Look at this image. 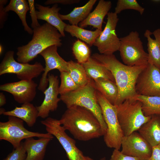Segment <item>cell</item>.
I'll return each instance as SVG.
<instances>
[{
  "instance_id": "obj_4",
  "label": "cell",
  "mask_w": 160,
  "mask_h": 160,
  "mask_svg": "<svg viewBox=\"0 0 160 160\" xmlns=\"http://www.w3.org/2000/svg\"><path fill=\"white\" fill-rule=\"evenodd\" d=\"M93 80L77 89L60 95V99L68 108L73 106L84 107L92 112L98 119L105 134L107 127L96 95ZM104 134V135H105Z\"/></svg>"
},
{
  "instance_id": "obj_16",
  "label": "cell",
  "mask_w": 160,
  "mask_h": 160,
  "mask_svg": "<svg viewBox=\"0 0 160 160\" xmlns=\"http://www.w3.org/2000/svg\"><path fill=\"white\" fill-rule=\"evenodd\" d=\"M48 87L43 92L45 96L41 104L36 106L38 111V117L42 119L47 118L50 112L56 110L58 103L61 100L58 97L59 80L58 76L53 74H48L47 76Z\"/></svg>"
},
{
  "instance_id": "obj_36",
  "label": "cell",
  "mask_w": 160,
  "mask_h": 160,
  "mask_svg": "<svg viewBox=\"0 0 160 160\" xmlns=\"http://www.w3.org/2000/svg\"><path fill=\"white\" fill-rule=\"evenodd\" d=\"M8 1L7 0H0V28H3L4 23L7 20L8 13L4 10V5Z\"/></svg>"
},
{
  "instance_id": "obj_14",
  "label": "cell",
  "mask_w": 160,
  "mask_h": 160,
  "mask_svg": "<svg viewBox=\"0 0 160 160\" xmlns=\"http://www.w3.org/2000/svg\"><path fill=\"white\" fill-rule=\"evenodd\" d=\"M57 47L55 45L50 46L39 54L43 57L45 62L44 72L38 87V89L43 92L47 88L48 84L47 76L49 71L54 69H57L60 72L69 71L68 62L59 55Z\"/></svg>"
},
{
  "instance_id": "obj_17",
  "label": "cell",
  "mask_w": 160,
  "mask_h": 160,
  "mask_svg": "<svg viewBox=\"0 0 160 160\" xmlns=\"http://www.w3.org/2000/svg\"><path fill=\"white\" fill-rule=\"evenodd\" d=\"M58 4H54L50 7L36 4L35 6L38 9L36 13L38 19L45 20L47 23L56 28L62 37H64V29L67 24L60 19L59 12L61 8L58 7Z\"/></svg>"
},
{
  "instance_id": "obj_30",
  "label": "cell",
  "mask_w": 160,
  "mask_h": 160,
  "mask_svg": "<svg viewBox=\"0 0 160 160\" xmlns=\"http://www.w3.org/2000/svg\"><path fill=\"white\" fill-rule=\"evenodd\" d=\"M72 50L73 54L78 63L83 64L91 57L90 49L84 42L79 39L73 43Z\"/></svg>"
},
{
  "instance_id": "obj_40",
  "label": "cell",
  "mask_w": 160,
  "mask_h": 160,
  "mask_svg": "<svg viewBox=\"0 0 160 160\" xmlns=\"http://www.w3.org/2000/svg\"><path fill=\"white\" fill-rule=\"evenodd\" d=\"M79 160H94L92 158L88 156H84L83 155L81 157Z\"/></svg>"
},
{
  "instance_id": "obj_44",
  "label": "cell",
  "mask_w": 160,
  "mask_h": 160,
  "mask_svg": "<svg viewBox=\"0 0 160 160\" xmlns=\"http://www.w3.org/2000/svg\"><path fill=\"white\" fill-rule=\"evenodd\" d=\"M152 1H153L154 2H160V0H153Z\"/></svg>"
},
{
  "instance_id": "obj_38",
  "label": "cell",
  "mask_w": 160,
  "mask_h": 160,
  "mask_svg": "<svg viewBox=\"0 0 160 160\" xmlns=\"http://www.w3.org/2000/svg\"><path fill=\"white\" fill-rule=\"evenodd\" d=\"M149 160H160V143L152 147V154Z\"/></svg>"
},
{
  "instance_id": "obj_25",
  "label": "cell",
  "mask_w": 160,
  "mask_h": 160,
  "mask_svg": "<svg viewBox=\"0 0 160 160\" xmlns=\"http://www.w3.org/2000/svg\"><path fill=\"white\" fill-rule=\"evenodd\" d=\"M96 1V0H90L84 6L74 8L68 14H59V16L62 20H68L71 25H78L87 17Z\"/></svg>"
},
{
  "instance_id": "obj_32",
  "label": "cell",
  "mask_w": 160,
  "mask_h": 160,
  "mask_svg": "<svg viewBox=\"0 0 160 160\" xmlns=\"http://www.w3.org/2000/svg\"><path fill=\"white\" fill-rule=\"evenodd\" d=\"M126 9L136 11L142 15L144 12L145 9L140 5L136 0H118L115 8L114 12L118 15Z\"/></svg>"
},
{
  "instance_id": "obj_7",
  "label": "cell",
  "mask_w": 160,
  "mask_h": 160,
  "mask_svg": "<svg viewBox=\"0 0 160 160\" xmlns=\"http://www.w3.org/2000/svg\"><path fill=\"white\" fill-rule=\"evenodd\" d=\"M120 39L119 51L124 63L131 66L147 65L148 54L144 50L138 32L133 31Z\"/></svg>"
},
{
  "instance_id": "obj_1",
  "label": "cell",
  "mask_w": 160,
  "mask_h": 160,
  "mask_svg": "<svg viewBox=\"0 0 160 160\" xmlns=\"http://www.w3.org/2000/svg\"><path fill=\"white\" fill-rule=\"evenodd\" d=\"M105 67L111 72L119 89L116 105L137 94L135 86L137 79L147 65L131 66L120 62L113 55L95 53L91 56Z\"/></svg>"
},
{
  "instance_id": "obj_13",
  "label": "cell",
  "mask_w": 160,
  "mask_h": 160,
  "mask_svg": "<svg viewBox=\"0 0 160 160\" xmlns=\"http://www.w3.org/2000/svg\"><path fill=\"white\" fill-rule=\"evenodd\" d=\"M121 147V152L123 154L140 160H149L152 154V146L136 131L124 136Z\"/></svg>"
},
{
  "instance_id": "obj_28",
  "label": "cell",
  "mask_w": 160,
  "mask_h": 160,
  "mask_svg": "<svg viewBox=\"0 0 160 160\" xmlns=\"http://www.w3.org/2000/svg\"><path fill=\"white\" fill-rule=\"evenodd\" d=\"M131 98L138 100L141 103L142 111L145 116L160 115V96L137 94Z\"/></svg>"
},
{
  "instance_id": "obj_10",
  "label": "cell",
  "mask_w": 160,
  "mask_h": 160,
  "mask_svg": "<svg viewBox=\"0 0 160 160\" xmlns=\"http://www.w3.org/2000/svg\"><path fill=\"white\" fill-rule=\"evenodd\" d=\"M107 15L104 28L96 39L93 45L97 47L100 54L108 55L113 54L119 51L120 41L116 32L119 19L118 15L114 12H109Z\"/></svg>"
},
{
  "instance_id": "obj_19",
  "label": "cell",
  "mask_w": 160,
  "mask_h": 160,
  "mask_svg": "<svg viewBox=\"0 0 160 160\" xmlns=\"http://www.w3.org/2000/svg\"><path fill=\"white\" fill-rule=\"evenodd\" d=\"M52 139L49 138L40 137L36 140L33 137L25 139L23 142L27 153L25 160H43L47 146Z\"/></svg>"
},
{
  "instance_id": "obj_9",
  "label": "cell",
  "mask_w": 160,
  "mask_h": 160,
  "mask_svg": "<svg viewBox=\"0 0 160 160\" xmlns=\"http://www.w3.org/2000/svg\"><path fill=\"white\" fill-rule=\"evenodd\" d=\"M13 51H8L0 64V75L7 73L15 74L20 80H31L44 72V68L38 62L34 64L17 62L14 58Z\"/></svg>"
},
{
  "instance_id": "obj_5",
  "label": "cell",
  "mask_w": 160,
  "mask_h": 160,
  "mask_svg": "<svg viewBox=\"0 0 160 160\" xmlns=\"http://www.w3.org/2000/svg\"><path fill=\"white\" fill-rule=\"evenodd\" d=\"M116 106L118 119L124 136L138 131L151 117L144 115L141 103L138 100L127 99Z\"/></svg>"
},
{
  "instance_id": "obj_33",
  "label": "cell",
  "mask_w": 160,
  "mask_h": 160,
  "mask_svg": "<svg viewBox=\"0 0 160 160\" xmlns=\"http://www.w3.org/2000/svg\"><path fill=\"white\" fill-rule=\"evenodd\" d=\"M26 156V152L22 142L20 146L14 148L3 160H25Z\"/></svg>"
},
{
  "instance_id": "obj_42",
  "label": "cell",
  "mask_w": 160,
  "mask_h": 160,
  "mask_svg": "<svg viewBox=\"0 0 160 160\" xmlns=\"http://www.w3.org/2000/svg\"><path fill=\"white\" fill-rule=\"evenodd\" d=\"M3 50V48L2 46L0 44V55L2 54Z\"/></svg>"
},
{
  "instance_id": "obj_23",
  "label": "cell",
  "mask_w": 160,
  "mask_h": 160,
  "mask_svg": "<svg viewBox=\"0 0 160 160\" xmlns=\"http://www.w3.org/2000/svg\"><path fill=\"white\" fill-rule=\"evenodd\" d=\"M93 81L96 89L111 104L116 106L119 94L118 88L116 82L103 78Z\"/></svg>"
},
{
  "instance_id": "obj_34",
  "label": "cell",
  "mask_w": 160,
  "mask_h": 160,
  "mask_svg": "<svg viewBox=\"0 0 160 160\" xmlns=\"http://www.w3.org/2000/svg\"><path fill=\"white\" fill-rule=\"evenodd\" d=\"M30 11V15L31 17L32 23L31 26L33 29L41 25L38 21L36 10L35 9L34 1L33 0H28Z\"/></svg>"
},
{
  "instance_id": "obj_24",
  "label": "cell",
  "mask_w": 160,
  "mask_h": 160,
  "mask_svg": "<svg viewBox=\"0 0 160 160\" xmlns=\"http://www.w3.org/2000/svg\"><path fill=\"white\" fill-rule=\"evenodd\" d=\"M82 65L85 68L88 76L90 79L95 80L103 78L115 82L111 71L91 57Z\"/></svg>"
},
{
  "instance_id": "obj_15",
  "label": "cell",
  "mask_w": 160,
  "mask_h": 160,
  "mask_svg": "<svg viewBox=\"0 0 160 160\" xmlns=\"http://www.w3.org/2000/svg\"><path fill=\"white\" fill-rule=\"evenodd\" d=\"M38 85L33 80H20L1 85L0 90L11 94L20 104L30 103L34 99Z\"/></svg>"
},
{
  "instance_id": "obj_18",
  "label": "cell",
  "mask_w": 160,
  "mask_h": 160,
  "mask_svg": "<svg viewBox=\"0 0 160 160\" xmlns=\"http://www.w3.org/2000/svg\"><path fill=\"white\" fill-rule=\"evenodd\" d=\"M112 6L110 1L100 0L94 9L87 17L79 24V27L83 28L88 25L102 31V25L105 16L107 15Z\"/></svg>"
},
{
  "instance_id": "obj_22",
  "label": "cell",
  "mask_w": 160,
  "mask_h": 160,
  "mask_svg": "<svg viewBox=\"0 0 160 160\" xmlns=\"http://www.w3.org/2000/svg\"><path fill=\"white\" fill-rule=\"evenodd\" d=\"M38 113L36 107L28 102L22 104L20 107L16 106L13 110L6 111L3 115L18 118L25 121L28 126L32 127L36 122Z\"/></svg>"
},
{
  "instance_id": "obj_27",
  "label": "cell",
  "mask_w": 160,
  "mask_h": 160,
  "mask_svg": "<svg viewBox=\"0 0 160 160\" xmlns=\"http://www.w3.org/2000/svg\"><path fill=\"white\" fill-rule=\"evenodd\" d=\"M64 31L75 37L85 42L90 46L93 45L96 39L102 31L96 29L95 31L86 30L78 25L67 24Z\"/></svg>"
},
{
  "instance_id": "obj_35",
  "label": "cell",
  "mask_w": 160,
  "mask_h": 160,
  "mask_svg": "<svg viewBox=\"0 0 160 160\" xmlns=\"http://www.w3.org/2000/svg\"><path fill=\"white\" fill-rule=\"evenodd\" d=\"M110 160H140L136 157L125 155L119 150L114 149L111 156Z\"/></svg>"
},
{
  "instance_id": "obj_21",
  "label": "cell",
  "mask_w": 160,
  "mask_h": 160,
  "mask_svg": "<svg viewBox=\"0 0 160 160\" xmlns=\"http://www.w3.org/2000/svg\"><path fill=\"white\" fill-rule=\"evenodd\" d=\"M144 35L147 41L148 63L160 69V28L153 32L146 29Z\"/></svg>"
},
{
  "instance_id": "obj_37",
  "label": "cell",
  "mask_w": 160,
  "mask_h": 160,
  "mask_svg": "<svg viewBox=\"0 0 160 160\" xmlns=\"http://www.w3.org/2000/svg\"><path fill=\"white\" fill-rule=\"evenodd\" d=\"M80 1V0H48L45 2L44 4L46 5L58 4L65 5L72 4L78 3Z\"/></svg>"
},
{
  "instance_id": "obj_11",
  "label": "cell",
  "mask_w": 160,
  "mask_h": 160,
  "mask_svg": "<svg viewBox=\"0 0 160 160\" xmlns=\"http://www.w3.org/2000/svg\"><path fill=\"white\" fill-rule=\"evenodd\" d=\"M41 122L45 126L47 133L58 140L65 151L68 160H79L83 155L82 152L77 147L75 141L66 133L59 120L48 117Z\"/></svg>"
},
{
  "instance_id": "obj_3",
  "label": "cell",
  "mask_w": 160,
  "mask_h": 160,
  "mask_svg": "<svg viewBox=\"0 0 160 160\" xmlns=\"http://www.w3.org/2000/svg\"><path fill=\"white\" fill-rule=\"evenodd\" d=\"M33 30L31 40L17 49V60L19 62L28 63L47 47L62 45V36L56 28L48 23H45Z\"/></svg>"
},
{
  "instance_id": "obj_39",
  "label": "cell",
  "mask_w": 160,
  "mask_h": 160,
  "mask_svg": "<svg viewBox=\"0 0 160 160\" xmlns=\"http://www.w3.org/2000/svg\"><path fill=\"white\" fill-rule=\"evenodd\" d=\"M6 103V100L4 94L2 92L0 93V107H1Z\"/></svg>"
},
{
  "instance_id": "obj_8",
  "label": "cell",
  "mask_w": 160,
  "mask_h": 160,
  "mask_svg": "<svg viewBox=\"0 0 160 160\" xmlns=\"http://www.w3.org/2000/svg\"><path fill=\"white\" fill-rule=\"evenodd\" d=\"M8 121L0 122V140H5L10 143L14 148L21 145L24 139L37 137L53 139V136L48 133L31 132L24 127L23 121L18 118L9 116Z\"/></svg>"
},
{
  "instance_id": "obj_29",
  "label": "cell",
  "mask_w": 160,
  "mask_h": 160,
  "mask_svg": "<svg viewBox=\"0 0 160 160\" xmlns=\"http://www.w3.org/2000/svg\"><path fill=\"white\" fill-rule=\"evenodd\" d=\"M68 73L75 83L79 87L87 85L91 80L82 64L72 60L68 61Z\"/></svg>"
},
{
  "instance_id": "obj_12",
  "label": "cell",
  "mask_w": 160,
  "mask_h": 160,
  "mask_svg": "<svg viewBox=\"0 0 160 160\" xmlns=\"http://www.w3.org/2000/svg\"><path fill=\"white\" fill-rule=\"evenodd\" d=\"M135 89L138 95L160 96V69L148 63L137 79Z\"/></svg>"
},
{
  "instance_id": "obj_45",
  "label": "cell",
  "mask_w": 160,
  "mask_h": 160,
  "mask_svg": "<svg viewBox=\"0 0 160 160\" xmlns=\"http://www.w3.org/2000/svg\"></svg>"
},
{
  "instance_id": "obj_26",
  "label": "cell",
  "mask_w": 160,
  "mask_h": 160,
  "mask_svg": "<svg viewBox=\"0 0 160 160\" xmlns=\"http://www.w3.org/2000/svg\"><path fill=\"white\" fill-rule=\"evenodd\" d=\"M4 9L7 12L10 11L15 12L20 19L24 30L30 35L33 34V30L28 26L26 21V14L27 12L29 10L28 1L11 0Z\"/></svg>"
},
{
  "instance_id": "obj_20",
  "label": "cell",
  "mask_w": 160,
  "mask_h": 160,
  "mask_svg": "<svg viewBox=\"0 0 160 160\" xmlns=\"http://www.w3.org/2000/svg\"><path fill=\"white\" fill-rule=\"evenodd\" d=\"M138 131L152 147L160 143V115L151 116L150 119Z\"/></svg>"
},
{
  "instance_id": "obj_31",
  "label": "cell",
  "mask_w": 160,
  "mask_h": 160,
  "mask_svg": "<svg viewBox=\"0 0 160 160\" xmlns=\"http://www.w3.org/2000/svg\"><path fill=\"white\" fill-rule=\"evenodd\" d=\"M61 83L59 87L60 95L73 91L79 87L75 83L68 72H60Z\"/></svg>"
},
{
  "instance_id": "obj_6",
  "label": "cell",
  "mask_w": 160,
  "mask_h": 160,
  "mask_svg": "<svg viewBox=\"0 0 160 160\" xmlns=\"http://www.w3.org/2000/svg\"><path fill=\"white\" fill-rule=\"evenodd\" d=\"M96 95L107 127L103 136L104 141L108 147L119 150L124 135L118 119L116 107L111 104L97 90Z\"/></svg>"
},
{
  "instance_id": "obj_2",
  "label": "cell",
  "mask_w": 160,
  "mask_h": 160,
  "mask_svg": "<svg viewBox=\"0 0 160 160\" xmlns=\"http://www.w3.org/2000/svg\"><path fill=\"white\" fill-rule=\"evenodd\" d=\"M59 120L65 130L79 140L87 141L105 134L95 116L82 107L74 105L67 108Z\"/></svg>"
},
{
  "instance_id": "obj_41",
  "label": "cell",
  "mask_w": 160,
  "mask_h": 160,
  "mask_svg": "<svg viewBox=\"0 0 160 160\" xmlns=\"http://www.w3.org/2000/svg\"><path fill=\"white\" fill-rule=\"evenodd\" d=\"M6 111L4 108H0V114H3L4 112Z\"/></svg>"
},
{
  "instance_id": "obj_43",
  "label": "cell",
  "mask_w": 160,
  "mask_h": 160,
  "mask_svg": "<svg viewBox=\"0 0 160 160\" xmlns=\"http://www.w3.org/2000/svg\"><path fill=\"white\" fill-rule=\"evenodd\" d=\"M100 160H107L105 157L101 158Z\"/></svg>"
}]
</instances>
